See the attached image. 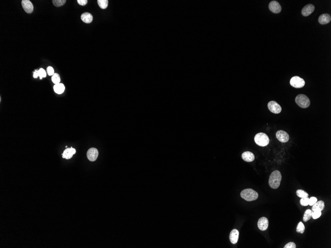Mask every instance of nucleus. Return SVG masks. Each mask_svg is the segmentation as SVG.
<instances>
[{"mask_svg":"<svg viewBox=\"0 0 331 248\" xmlns=\"http://www.w3.org/2000/svg\"><path fill=\"white\" fill-rule=\"evenodd\" d=\"M281 174L279 171H274L269 177V184L271 188L274 189L278 188L281 184Z\"/></svg>","mask_w":331,"mask_h":248,"instance_id":"nucleus-1","label":"nucleus"},{"mask_svg":"<svg viewBox=\"0 0 331 248\" xmlns=\"http://www.w3.org/2000/svg\"><path fill=\"white\" fill-rule=\"evenodd\" d=\"M241 196L242 198L247 201H253L258 198V193L252 189H246L241 191Z\"/></svg>","mask_w":331,"mask_h":248,"instance_id":"nucleus-2","label":"nucleus"},{"mask_svg":"<svg viewBox=\"0 0 331 248\" xmlns=\"http://www.w3.org/2000/svg\"><path fill=\"white\" fill-rule=\"evenodd\" d=\"M254 141L257 145L261 147H265L269 144V137L264 133H259L255 135Z\"/></svg>","mask_w":331,"mask_h":248,"instance_id":"nucleus-3","label":"nucleus"},{"mask_svg":"<svg viewBox=\"0 0 331 248\" xmlns=\"http://www.w3.org/2000/svg\"><path fill=\"white\" fill-rule=\"evenodd\" d=\"M295 102L299 107L303 109H306L309 107L310 101L309 99L306 95L299 94L295 98Z\"/></svg>","mask_w":331,"mask_h":248,"instance_id":"nucleus-4","label":"nucleus"},{"mask_svg":"<svg viewBox=\"0 0 331 248\" xmlns=\"http://www.w3.org/2000/svg\"><path fill=\"white\" fill-rule=\"evenodd\" d=\"M290 84L295 88H301L304 87L305 84L304 80L299 76L292 77L290 80Z\"/></svg>","mask_w":331,"mask_h":248,"instance_id":"nucleus-5","label":"nucleus"},{"mask_svg":"<svg viewBox=\"0 0 331 248\" xmlns=\"http://www.w3.org/2000/svg\"><path fill=\"white\" fill-rule=\"evenodd\" d=\"M268 107L271 112L275 114L280 113L281 111V105L275 101H272L269 102Z\"/></svg>","mask_w":331,"mask_h":248,"instance_id":"nucleus-6","label":"nucleus"},{"mask_svg":"<svg viewBox=\"0 0 331 248\" xmlns=\"http://www.w3.org/2000/svg\"><path fill=\"white\" fill-rule=\"evenodd\" d=\"M276 137L282 143H286L289 139V136L287 132L283 130H279L276 132Z\"/></svg>","mask_w":331,"mask_h":248,"instance_id":"nucleus-7","label":"nucleus"},{"mask_svg":"<svg viewBox=\"0 0 331 248\" xmlns=\"http://www.w3.org/2000/svg\"><path fill=\"white\" fill-rule=\"evenodd\" d=\"M269 8L274 14H279L281 11V7L280 4L276 1H273L269 4Z\"/></svg>","mask_w":331,"mask_h":248,"instance_id":"nucleus-8","label":"nucleus"},{"mask_svg":"<svg viewBox=\"0 0 331 248\" xmlns=\"http://www.w3.org/2000/svg\"><path fill=\"white\" fill-rule=\"evenodd\" d=\"M22 8L26 13L27 14H31L32 13L34 7L32 3L30 1L22 0Z\"/></svg>","mask_w":331,"mask_h":248,"instance_id":"nucleus-9","label":"nucleus"},{"mask_svg":"<svg viewBox=\"0 0 331 248\" xmlns=\"http://www.w3.org/2000/svg\"><path fill=\"white\" fill-rule=\"evenodd\" d=\"M98 151L94 148H92L89 149L87 151V158L90 161H94L96 160L98 156Z\"/></svg>","mask_w":331,"mask_h":248,"instance_id":"nucleus-10","label":"nucleus"},{"mask_svg":"<svg viewBox=\"0 0 331 248\" xmlns=\"http://www.w3.org/2000/svg\"><path fill=\"white\" fill-rule=\"evenodd\" d=\"M269 225V221L266 217H261L258 221V227L261 231H265L267 229Z\"/></svg>","mask_w":331,"mask_h":248,"instance_id":"nucleus-11","label":"nucleus"},{"mask_svg":"<svg viewBox=\"0 0 331 248\" xmlns=\"http://www.w3.org/2000/svg\"><path fill=\"white\" fill-rule=\"evenodd\" d=\"M314 9H315V6L312 4L306 5L302 9V14L304 16H307L310 15L314 11Z\"/></svg>","mask_w":331,"mask_h":248,"instance_id":"nucleus-12","label":"nucleus"},{"mask_svg":"<svg viewBox=\"0 0 331 248\" xmlns=\"http://www.w3.org/2000/svg\"><path fill=\"white\" fill-rule=\"evenodd\" d=\"M75 153H76V150L73 148H67L62 153V158H66L67 160L70 159L73 157V155H75Z\"/></svg>","mask_w":331,"mask_h":248,"instance_id":"nucleus-13","label":"nucleus"},{"mask_svg":"<svg viewBox=\"0 0 331 248\" xmlns=\"http://www.w3.org/2000/svg\"><path fill=\"white\" fill-rule=\"evenodd\" d=\"M241 157L243 161L247 162H251L253 161L255 159V156L254 155L253 153H252V152H249V151L243 153Z\"/></svg>","mask_w":331,"mask_h":248,"instance_id":"nucleus-14","label":"nucleus"},{"mask_svg":"<svg viewBox=\"0 0 331 248\" xmlns=\"http://www.w3.org/2000/svg\"><path fill=\"white\" fill-rule=\"evenodd\" d=\"M331 16L328 14H321L320 16V17H319L318 19L319 22L322 25L326 24L327 23H329L330 22H331Z\"/></svg>","mask_w":331,"mask_h":248,"instance_id":"nucleus-15","label":"nucleus"},{"mask_svg":"<svg viewBox=\"0 0 331 248\" xmlns=\"http://www.w3.org/2000/svg\"><path fill=\"white\" fill-rule=\"evenodd\" d=\"M239 237V232L237 229H233L231 231L230 235V239L232 244L237 243Z\"/></svg>","mask_w":331,"mask_h":248,"instance_id":"nucleus-16","label":"nucleus"},{"mask_svg":"<svg viewBox=\"0 0 331 248\" xmlns=\"http://www.w3.org/2000/svg\"><path fill=\"white\" fill-rule=\"evenodd\" d=\"M312 206V211H321L324 209L325 203L323 201H317L315 204H314Z\"/></svg>","mask_w":331,"mask_h":248,"instance_id":"nucleus-17","label":"nucleus"},{"mask_svg":"<svg viewBox=\"0 0 331 248\" xmlns=\"http://www.w3.org/2000/svg\"><path fill=\"white\" fill-rule=\"evenodd\" d=\"M81 20L86 23H90L93 20V16L92 14L88 13H83L81 14Z\"/></svg>","mask_w":331,"mask_h":248,"instance_id":"nucleus-18","label":"nucleus"},{"mask_svg":"<svg viewBox=\"0 0 331 248\" xmlns=\"http://www.w3.org/2000/svg\"><path fill=\"white\" fill-rule=\"evenodd\" d=\"M54 90L56 93L58 94H61L64 92L65 90V87L62 83L55 84L54 87Z\"/></svg>","mask_w":331,"mask_h":248,"instance_id":"nucleus-19","label":"nucleus"},{"mask_svg":"<svg viewBox=\"0 0 331 248\" xmlns=\"http://www.w3.org/2000/svg\"><path fill=\"white\" fill-rule=\"evenodd\" d=\"M313 211L311 209H307L303 216V220L304 222H307L312 217V216Z\"/></svg>","mask_w":331,"mask_h":248,"instance_id":"nucleus-20","label":"nucleus"},{"mask_svg":"<svg viewBox=\"0 0 331 248\" xmlns=\"http://www.w3.org/2000/svg\"><path fill=\"white\" fill-rule=\"evenodd\" d=\"M98 5L99 6L100 8L102 9H105L107 8L108 5V0H98Z\"/></svg>","mask_w":331,"mask_h":248,"instance_id":"nucleus-21","label":"nucleus"},{"mask_svg":"<svg viewBox=\"0 0 331 248\" xmlns=\"http://www.w3.org/2000/svg\"><path fill=\"white\" fill-rule=\"evenodd\" d=\"M296 193H297V196L299 198H301L308 197V194L303 190H297Z\"/></svg>","mask_w":331,"mask_h":248,"instance_id":"nucleus-22","label":"nucleus"},{"mask_svg":"<svg viewBox=\"0 0 331 248\" xmlns=\"http://www.w3.org/2000/svg\"><path fill=\"white\" fill-rule=\"evenodd\" d=\"M52 81L55 84L60 83L61 79L59 75H58V73H55L52 77Z\"/></svg>","mask_w":331,"mask_h":248,"instance_id":"nucleus-23","label":"nucleus"},{"mask_svg":"<svg viewBox=\"0 0 331 248\" xmlns=\"http://www.w3.org/2000/svg\"><path fill=\"white\" fill-rule=\"evenodd\" d=\"M305 230V226L303 223L302 222H299L298 225H297V233H299L301 234H303Z\"/></svg>","mask_w":331,"mask_h":248,"instance_id":"nucleus-24","label":"nucleus"},{"mask_svg":"<svg viewBox=\"0 0 331 248\" xmlns=\"http://www.w3.org/2000/svg\"><path fill=\"white\" fill-rule=\"evenodd\" d=\"M53 3L55 6L57 7L62 6L65 3V0H53Z\"/></svg>","mask_w":331,"mask_h":248,"instance_id":"nucleus-25","label":"nucleus"},{"mask_svg":"<svg viewBox=\"0 0 331 248\" xmlns=\"http://www.w3.org/2000/svg\"><path fill=\"white\" fill-rule=\"evenodd\" d=\"M309 199L308 198V197L302 198L300 201V204L302 206H307L309 205Z\"/></svg>","mask_w":331,"mask_h":248,"instance_id":"nucleus-26","label":"nucleus"},{"mask_svg":"<svg viewBox=\"0 0 331 248\" xmlns=\"http://www.w3.org/2000/svg\"><path fill=\"white\" fill-rule=\"evenodd\" d=\"M38 75L40 77V79H42L43 77H45L46 76V72H45V70L43 69V68H40L39 70H38Z\"/></svg>","mask_w":331,"mask_h":248,"instance_id":"nucleus-27","label":"nucleus"},{"mask_svg":"<svg viewBox=\"0 0 331 248\" xmlns=\"http://www.w3.org/2000/svg\"><path fill=\"white\" fill-rule=\"evenodd\" d=\"M322 213L320 211H313L312 216V217L314 219H318L319 217H320L321 216Z\"/></svg>","mask_w":331,"mask_h":248,"instance_id":"nucleus-28","label":"nucleus"},{"mask_svg":"<svg viewBox=\"0 0 331 248\" xmlns=\"http://www.w3.org/2000/svg\"><path fill=\"white\" fill-rule=\"evenodd\" d=\"M317 202V199L316 197H311L309 200V205L312 206Z\"/></svg>","mask_w":331,"mask_h":248,"instance_id":"nucleus-29","label":"nucleus"},{"mask_svg":"<svg viewBox=\"0 0 331 248\" xmlns=\"http://www.w3.org/2000/svg\"><path fill=\"white\" fill-rule=\"evenodd\" d=\"M47 73L49 76H52L54 75V70L52 67H47Z\"/></svg>","mask_w":331,"mask_h":248,"instance_id":"nucleus-30","label":"nucleus"},{"mask_svg":"<svg viewBox=\"0 0 331 248\" xmlns=\"http://www.w3.org/2000/svg\"><path fill=\"white\" fill-rule=\"evenodd\" d=\"M284 248H295L296 247V245L295 244L294 242H289V243L287 244L286 245L284 246Z\"/></svg>","mask_w":331,"mask_h":248,"instance_id":"nucleus-31","label":"nucleus"},{"mask_svg":"<svg viewBox=\"0 0 331 248\" xmlns=\"http://www.w3.org/2000/svg\"><path fill=\"white\" fill-rule=\"evenodd\" d=\"M78 3L81 6H85L87 3V0H78Z\"/></svg>","mask_w":331,"mask_h":248,"instance_id":"nucleus-32","label":"nucleus"},{"mask_svg":"<svg viewBox=\"0 0 331 248\" xmlns=\"http://www.w3.org/2000/svg\"><path fill=\"white\" fill-rule=\"evenodd\" d=\"M38 76H39V75H38V71L37 70H35L34 73H33V77H34V78H37Z\"/></svg>","mask_w":331,"mask_h":248,"instance_id":"nucleus-33","label":"nucleus"}]
</instances>
